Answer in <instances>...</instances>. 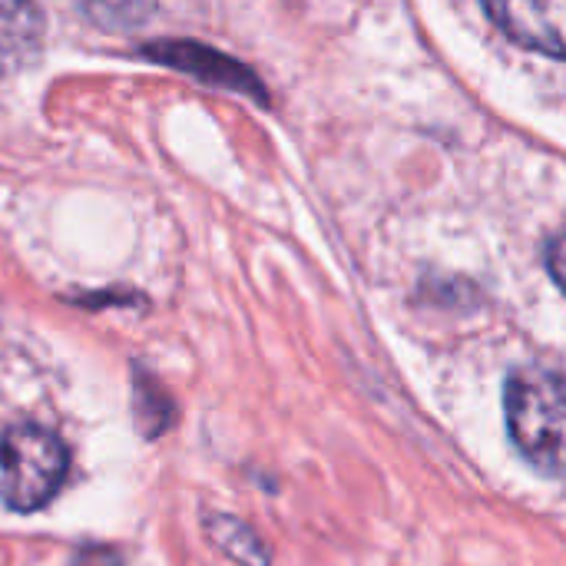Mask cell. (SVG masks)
I'll list each match as a JSON object with an SVG mask.
<instances>
[{"instance_id":"1","label":"cell","mask_w":566,"mask_h":566,"mask_svg":"<svg viewBox=\"0 0 566 566\" xmlns=\"http://www.w3.org/2000/svg\"><path fill=\"white\" fill-rule=\"evenodd\" d=\"M504 418L514 448L537 471L566 481V375L521 368L504 388Z\"/></svg>"},{"instance_id":"2","label":"cell","mask_w":566,"mask_h":566,"mask_svg":"<svg viewBox=\"0 0 566 566\" xmlns=\"http://www.w3.org/2000/svg\"><path fill=\"white\" fill-rule=\"evenodd\" d=\"M70 474V448L40 424H13L0 434V501L17 514L46 507Z\"/></svg>"},{"instance_id":"3","label":"cell","mask_w":566,"mask_h":566,"mask_svg":"<svg viewBox=\"0 0 566 566\" xmlns=\"http://www.w3.org/2000/svg\"><path fill=\"white\" fill-rule=\"evenodd\" d=\"M491 20L521 46L566 60V0H481Z\"/></svg>"},{"instance_id":"4","label":"cell","mask_w":566,"mask_h":566,"mask_svg":"<svg viewBox=\"0 0 566 566\" xmlns=\"http://www.w3.org/2000/svg\"><path fill=\"white\" fill-rule=\"evenodd\" d=\"M43 43V13L33 0H0V76L20 70Z\"/></svg>"},{"instance_id":"5","label":"cell","mask_w":566,"mask_h":566,"mask_svg":"<svg viewBox=\"0 0 566 566\" xmlns=\"http://www.w3.org/2000/svg\"><path fill=\"white\" fill-rule=\"evenodd\" d=\"M209 541L239 566H269V551L255 537V531L229 514H209L206 517Z\"/></svg>"},{"instance_id":"6","label":"cell","mask_w":566,"mask_h":566,"mask_svg":"<svg viewBox=\"0 0 566 566\" xmlns=\"http://www.w3.org/2000/svg\"><path fill=\"white\" fill-rule=\"evenodd\" d=\"M80 7L96 27L123 33V30L139 27L149 17L153 0H80Z\"/></svg>"},{"instance_id":"7","label":"cell","mask_w":566,"mask_h":566,"mask_svg":"<svg viewBox=\"0 0 566 566\" xmlns=\"http://www.w3.org/2000/svg\"><path fill=\"white\" fill-rule=\"evenodd\" d=\"M547 269H551L554 282L566 292V229L547 245Z\"/></svg>"}]
</instances>
